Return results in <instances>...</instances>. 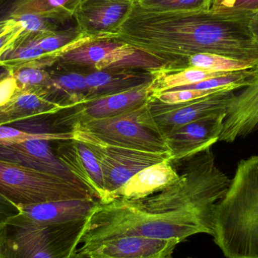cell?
I'll return each mask as SVG.
<instances>
[{"instance_id": "6da1fadb", "label": "cell", "mask_w": 258, "mask_h": 258, "mask_svg": "<svg viewBox=\"0 0 258 258\" xmlns=\"http://www.w3.org/2000/svg\"><path fill=\"white\" fill-rule=\"evenodd\" d=\"M248 21L249 13L150 12L135 2L113 39L160 60L163 68L155 74L185 69L186 59L200 53L244 60L258 68V44Z\"/></svg>"}, {"instance_id": "7a4b0ae2", "label": "cell", "mask_w": 258, "mask_h": 258, "mask_svg": "<svg viewBox=\"0 0 258 258\" xmlns=\"http://www.w3.org/2000/svg\"><path fill=\"white\" fill-rule=\"evenodd\" d=\"M215 213L194 209L151 212L122 199L99 202L89 218L82 246L125 236L178 239L182 242L198 233L212 235Z\"/></svg>"}, {"instance_id": "3957f363", "label": "cell", "mask_w": 258, "mask_h": 258, "mask_svg": "<svg viewBox=\"0 0 258 258\" xmlns=\"http://www.w3.org/2000/svg\"><path fill=\"white\" fill-rule=\"evenodd\" d=\"M212 236L227 258H258V155L238 162L217 204Z\"/></svg>"}, {"instance_id": "277c9868", "label": "cell", "mask_w": 258, "mask_h": 258, "mask_svg": "<svg viewBox=\"0 0 258 258\" xmlns=\"http://www.w3.org/2000/svg\"><path fill=\"white\" fill-rule=\"evenodd\" d=\"M89 221L45 226L7 221L0 225V258H75Z\"/></svg>"}, {"instance_id": "5b68a950", "label": "cell", "mask_w": 258, "mask_h": 258, "mask_svg": "<svg viewBox=\"0 0 258 258\" xmlns=\"http://www.w3.org/2000/svg\"><path fill=\"white\" fill-rule=\"evenodd\" d=\"M0 194L18 207L59 200H97L81 183L2 159Z\"/></svg>"}, {"instance_id": "8992f818", "label": "cell", "mask_w": 258, "mask_h": 258, "mask_svg": "<svg viewBox=\"0 0 258 258\" xmlns=\"http://www.w3.org/2000/svg\"><path fill=\"white\" fill-rule=\"evenodd\" d=\"M148 101L122 114L78 122L70 129H80L118 147L150 153H169L165 138L150 115Z\"/></svg>"}, {"instance_id": "52a82bcc", "label": "cell", "mask_w": 258, "mask_h": 258, "mask_svg": "<svg viewBox=\"0 0 258 258\" xmlns=\"http://www.w3.org/2000/svg\"><path fill=\"white\" fill-rule=\"evenodd\" d=\"M71 132L76 141L87 146L93 153L102 170L107 194V202L135 174L159 162L171 160L169 153H155L125 148L107 144L79 128Z\"/></svg>"}, {"instance_id": "ba28073f", "label": "cell", "mask_w": 258, "mask_h": 258, "mask_svg": "<svg viewBox=\"0 0 258 258\" xmlns=\"http://www.w3.org/2000/svg\"><path fill=\"white\" fill-rule=\"evenodd\" d=\"M236 96L235 91L220 92L204 98L180 104H168L150 97L149 110L161 135L189 122L227 112Z\"/></svg>"}, {"instance_id": "9c48e42d", "label": "cell", "mask_w": 258, "mask_h": 258, "mask_svg": "<svg viewBox=\"0 0 258 258\" xmlns=\"http://www.w3.org/2000/svg\"><path fill=\"white\" fill-rule=\"evenodd\" d=\"M151 83L128 92L94 98L84 104L62 110L60 117L53 123V129L55 132H62V128H71L78 122L113 117L132 110L151 97Z\"/></svg>"}, {"instance_id": "30bf717a", "label": "cell", "mask_w": 258, "mask_h": 258, "mask_svg": "<svg viewBox=\"0 0 258 258\" xmlns=\"http://www.w3.org/2000/svg\"><path fill=\"white\" fill-rule=\"evenodd\" d=\"M135 0H80L74 12L82 33L95 39H113L130 15Z\"/></svg>"}, {"instance_id": "8fae6325", "label": "cell", "mask_w": 258, "mask_h": 258, "mask_svg": "<svg viewBox=\"0 0 258 258\" xmlns=\"http://www.w3.org/2000/svg\"><path fill=\"white\" fill-rule=\"evenodd\" d=\"M227 112L182 125L164 135L171 160L194 156L219 141Z\"/></svg>"}, {"instance_id": "7c38bea8", "label": "cell", "mask_w": 258, "mask_h": 258, "mask_svg": "<svg viewBox=\"0 0 258 258\" xmlns=\"http://www.w3.org/2000/svg\"><path fill=\"white\" fill-rule=\"evenodd\" d=\"M97 200H68L18 206L20 213L8 221L15 224L45 226L90 218L98 207Z\"/></svg>"}, {"instance_id": "4fadbf2b", "label": "cell", "mask_w": 258, "mask_h": 258, "mask_svg": "<svg viewBox=\"0 0 258 258\" xmlns=\"http://www.w3.org/2000/svg\"><path fill=\"white\" fill-rule=\"evenodd\" d=\"M180 242L178 239L125 236L82 246L78 251L87 258H168Z\"/></svg>"}, {"instance_id": "5bb4252c", "label": "cell", "mask_w": 258, "mask_h": 258, "mask_svg": "<svg viewBox=\"0 0 258 258\" xmlns=\"http://www.w3.org/2000/svg\"><path fill=\"white\" fill-rule=\"evenodd\" d=\"M57 143L54 150L60 162L100 203H106L107 194L102 170L90 149L76 140Z\"/></svg>"}, {"instance_id": "9a60e30c", "label": "cell", "mask_w": 258, "mask_h": 258, "mask_svg": "<svg viewBox=\"0 0 258 258\" xmlns=\"http://www.w3.org/2000/svg\"><path fill=\"white\" fill-rule=\"evenodd\" d=\"M51 142L55 141L31 140L19 144L0 145V159L80 183L59 160Z\"/></svg>"}, {"instance_id": "2e32d148", "label": "cell", "mask_w": 258, "mask_h": 258, "mask_svg": "<svg viewBox=\"0 0 258 258\" xmlns=\"http://www.w3.org/2000/svg\"><path fill=\"white\" fill-rule=\"evenodd\" d=\"M258 127V71L251 83L229 104L219 141L233 143Z\"/></svg>"}, {"instance_id": "e0dca14e", "label": "cell", "mask_w": 258, "mask_h": 258, "mask_svg": "<svg viewBox=\"0 0 258 258\" xmlns=\"http://www.w3.org/2000/svg\"><path fill=\"white\" fill-rule=\"evenodd\" d=\"M155 77L153 72L146 70L113 68L93 71L86 75L89 101L137 89L152 83Z\"/></svg>"}, {"instance_id": "ac0fdd59", "label": "cell", "mask_w": 258, "mask_h": 258, "mask_svg": "<svg viewBox=\"0 0 258 258\" xmlns=\"http://www.w3.org/2000/svg\"><path fill=\"white\" fill-rule=\"evenodd\" d=\"M80 0H0V24L21 15H35L57 24L74 18Z\"/></svg>"}, {"instance_id": "d6986e66", "label": "cell", "mask_w": 258, "mask_h": 258, "mask_svg": "<svg viewBox=\"0 0 258 258\" xmlns=\"http://www.w3.org/2000/svg\"><path fill=\"white\" fill-rule=\"evenodd\" d=\"M179 179L177 169L171 160L159 162L141 170L115 192L113 200L144 198ZM111 202V201H110Z\"/></svg>"}, {"instance_id": "ffe728a7", "label": "cell", "mask_w": 258, "mask_h": 258, "mask_svg": "<svg viewBox=\"0 0 258 258\" xmlns=\"http://www.w3.org/2000/svg\"><path fill=\"white\" fill-rule=\"evenodd\" d=\"M47 70L51 77V88L47 97L48 101L65 109L89 101V87L86 75L56 63Z\"/></svg>"}, {"instance_id": "44dd1931", "label": "cell", "mask_w": 258, "mask_h": 258, "mask_svg": "<svg viewBox=\"0 0 258 258\" xmlns=\"http://www.w3.org/2000/svg\"><path fill=\"white\" fill-rule=\"evenodd\" d=\"M63 110L66 109L46 98L16 90L9 101L0 106V126L51 116Z\"/></svg>"}, {"instance_id": "7402d4cb", "label": "cell", "mask_w": 258, "mask_h": 258, "mask_svg": "<svg viewBox=\"0 0 258 258\" xmlns=\"http://www.w3.org/2000/svg\"><path fill=\"white\" fill-rule=\"evenodd\" d=\"M31 33H26L15 48L3 55L0 60V68L9 71L27 68L48 69L57 63L58 57L45 52L36 45L32 39Z\"/></svg>"}, {"instance_id": "603a6c76", "label": "cell", "mask_w": 258, "mask_h": 258, "mask_svg": "<svg viewBox=\"0 0 258 258\" xmlns=\"http://www.w3.org/2000/svg\"><path fill=\"white\" fill-rule=\"evenodd\" d=\"M58 24L35 15L12 17L0 24V60L29 32L54 31Z\"/></svg>"}, {"instance_id": "cb8c5ba5", "label": "cell", "mask_w": 258, "mask_h": 258, "mask_svg": "<svg viewBox=\"0 0 258 258\" xmlns=\"http://www.w3.org/2000/svg\"><path fill=\"white\" fill-rule=\"evenodd\" d=\"M122 42L113 39H93L60 56L56 64L68 69L94 67L114 52Z\"/></svg>"}, {"instance_id": "d4e9b609", "label": "cell", "mask_w": 258, "mask_h": 258, "mask_svg": "<svg viewBox=\"0 0 258 258\" xmlns=\"http://www.w3.org/2000/svg\"><path fill=\"white\" fill-rule=\"evenodd\" d=\"M226 74L227 73L212 72L194 68H188L170 74H154L156 77L150 86L151 97L167 91L196 84Z\"/></svg>"}, {"instance_id": "484cf974", "label": "cell", "mask_w": 258, "mask_h": 258, "mask_svg": "<svg viewBox=\"0 0 258 258\" xmlns=\"http://www.w3.org/2000/svg\"><path fill=\"white\" fill-rule=\"evenodd\" d=\"M188 68H198L216 73L258 69L257 67L249 62L209 53H200L188 57L185 63V69Z\"/></svg>"}, {"instance_id": "4316f807", "label": "cell", "mask_w": 258, "mask_h": 258, "mask_svg": "<svg viewBox=\"0 0 258 258\" xmlns=\"http://www.w3.org/2000/svg\"><path fill=\"white\" fill-rule=\"evenodd\" d=\"M9 73L15 80L17 91L34 94L47 99L51 84L48 70L27 68L13 70Z\"/></svg>"}, {"instance_id": "83f0119b", "label": "cell", "mask_w": 258, "mask_h": 258, "mask_svg": "<svg viewBox=\"0 0 258 258\" xmlns=\"http://www.w3.org/2000/svg\"><path fill=\"white\" fill-rule=\"evenodd\" d=\"M137 4L150 12H201L212 9L214 0H135Z\"/></svg>"}, {"instance_id": "f1b7e54d", "label": "cell", "mask_w": 258, "mask_h": 258, "mask_svg": "<svg viewBox=\"0 0 258 258\" xmlns=\"http://www.w3.org/2000/svg\"><path fill=\"white\" fill-rule=\"evenodd\" d=\"M74 139L71 131L52 133H34L9 125L0 126V145L19 144L31 140L48 141H64Z\"/></svg>"}, {"instance_id": "f546056e", "label": "cell", "mask_w": 258, "mask_h": 258, "mask_svg": "<svg viewBox=\"0 0 258 258\" xmlns=\"http://www.w3.org/2000/svg\"><path fill=\"white\" fill-rule=\"evenodd\" d=\"M225 90H200V89H183V90H170L153 96L164 104H174L187 102L198 98H204Z\"/></svg>"}, {"instance_id": "4dcf8cb0", "label": "cell", "mask_w": 258, "mask_h": 258, "mask_svg": "<svg viewBox=\"0 0 258 258\" xmlns=\"http://www.w3.org/2000/svg\"><path fill=\"white\" fill-rule=\"evenodd\" d=\"M19 213V208L0 194V225Z\"/></svg>"}, {"instance_id": "1f68e13d", "label": "cell", "mask_w": 258, "mask_h": 258, "mask_svg": "<svg viewBox=\"0 0 258 258\" xmlns=\"http://www.w3.org/2000/svg\"><path fill=\"white\" fill-rule=\"evenodd\" d=\"M256 11H258V0H236L233 8L227 12L250 13Z\"/></svg>"}, {"instance_id": "d6a6232c", "label": "cell", "mask_w": 258, "mask_h": 258, "mask_svg": "<svg viewBox=\"0 0 258 258\" xmlns=\"http://www.w3.org/2000/svg\"><path fill=\"white\" fill-rule=\"evenodd\" d=\"M235 2L236 0H214L213 5L210 10L217 13L228 12L233 8Z\"/></svg>"}, {"instance_id": "836d02e7", "label": "cell", "mask_w": 258, "mask_h": 258, "mask_svg": "<svg viewBox=\"0 0 258 258\" xmlns=\"http://www.w3.org/2000/svg\"><path fill=\"white\" fill-rule=\"evenodd\" d=\"M248 26L253 37L258 44V11L250 12Z\"/></svg>"}, {"instance_id": "e575fe53", "label": "cell", "mask_w": 258, "mask_h": 258, "mask_svg": "<svg viewBox=\"0 0 258 258\" xmlns=\"http://www.w3.org/2000/svg\"><path fill=\"white\" fill-rule=\"evenodd\" d=\"M10 74L9 71L4 68H0V79L6 78Z\"/></svg>"}, {"instance_id": "d590c367", "label": "cell", "mask_w": 258, "mask_h": 258, "mask_svg": "<svg viewBox=\"0 0 258 258\" xmlns=\"http://www.w3.org/2000/svg\"><path fill=\"white\" fill-rule=\"evenodd\" d=\"M75 258H87V257H86V256H85L84 254H83V253L80 252V251H78V250H77V254H76ZM168 258H174V257H173L172 256H171V257H169ZM186 258H194V257H186Z\"/></svg>"}, {"instance_id": "8d00e7d4", "label": "cell", "mask_w": 258, "mask_h": 258, "mask_svg": "<svg viewBox=\"0 0 258 258\" xmlns=\"http://www.w3.org/2000/svg\"><path fill=\"white\" fill-rule=\"evenodd\" d=\"M4 79H5V78H3V79H0V82H1V81H2V80H4Z\"/></svg>"}]
</instances>
